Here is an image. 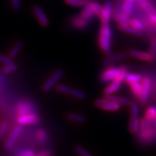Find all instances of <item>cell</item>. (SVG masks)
<instances>
[{
  "label": "cell",
  "instance_id": "obj_14",
  "mask_svg": "<svg viewBox=\"0 0 156 156\" xmlns=\"http://www.w3.org/2000/svg\"><path fill=\"white\" fill-rule=\"evenodd\" d=\"M129 56L135 58L136 59H139L140 61L152 62V58L149 52L144 51L131 49L129 51Z\"/></svg>",
  "mask_w": 156,
  "mask_h": 156
},
{
  "label": "cell",
  "instance_id": "obj_31",
  "mask_svg": "<svg viewBox=\"0 0 156 156\" xmlns=\"http://www.w3.org/2000/svg\"><path fill=\"white\" fill-rule=\"evenodd\" d=\"M92 0H65L68 5L76 7H84L88 5Z\"/></svg>",
  "mask_w": 156,
  "mask_h": 156
},
{
  "label": "cell",
  "instance_id": "obj_27",
  "mask_svg": "<svg viewBox=\"0 0 156 156\" xmlns=\"http://www.w3.org/2000/svg\"><path fill=\"white\" fill-rule=\"evenodd\" d=\"M142 82V81H141ZM141 82H137V83H133L131 84H129L130 90L134 95L135 98L139 100L140 95L142 93V83Z\"/></svg>",
  "mask_w": 156,
  "mask_h": 156
},
{
  "label": "cell",
  "instance_id": "obj_40",
  "mask_svg": "<svg viewBox=\"0 0 156 156\" xmlns=\"http://www.w3.org/2000/svg\"><path fill=\"white\" fill-rule=\"evenodd\" d=\"M12 6L15 10L18 11L21 8V1L20 0H11Z\"/></svg>",
  "mask_w": 156,
  "mask_h": 156
},
{
  "label": "cell",
  "instance_id": "obj_17",
  "mask_svg": "<svg viewBox=\"0 0 156 156\" xmlns=\"http://www.w3.org/2000/svg\"><path fill=\"white\" fill-rule=\"evenodd\" d=\"M136 2L134 0H122V6H121V12L128 17L131 16L134 11V6Z\"/></svg>",
  "mask_w": 156,
  "mask_h": 156
},
{
  "label": "cell",
  "instance_id": "obj_2",
  "mask_svg": "<svg viewBox=\"0 0 156 156\" xmlns=\"http://www.w3.org/2000/svg\"><path fill=\"white\" fill-rule=\"evenodd\" d=\"M136 134L140 142L150 143L156 139V124L144 116L140 119L139 131Z\"/></svg>",
  "mask_w": 156,
  "mask_h": 156
},
{
  "label": "cell",
  "instance_id": "obj_41",
  "mask_svg": "<svg viewBox=\"0 0 156 156\" xmlns=\"http://www.w3.org/2000/svg\"><path fill=\"white\" fill-rule=\"evenodd\" d=\"M147 19H148V20H149L150 23H151V24L154 27V28L156 29V13L153 15H147Z\"/></svg>",
  "mask_w": 156,
  "mask_h": 156
},
{
  "label": "cell",
  "instance_id": "obj_20",
  "mask_svg": "<svg viewBox=\"0 0 156 156\" xmlns=\"http://www.w3.org/2000/svg\"><path fill=\"white\" fill-rule=\"evenodd\" d=\"M140 117L130 116L129 122V130L133 134H137L140 128Z\"/></svg>",
  "mask_w": 156,
  "mask_h": 156
},
{
  "label": "cell",
  "instance_id": "obj_36",
  "mask_svg": "<svg viewBox=\"0 0 156 156\" xmlns=\"http://www.w3.org/2000/svg\"><path fill=\"white\" fill-rule=\"evenodd\" d=\"M7 129H8V123L7 121L2 120L0 122V140H3L5 136Z\"/></svg>",
  "mask_w": 156,
  "mask_h": 156
},
{
  "label": "cell",
  "instance_id": "obj_32",
  "mask_svg": "<svg viewBox=\"0 0 156 156\" xmlns=\"http://www.w3.org/2000/svg\"><path fill=\"white\" fill-rule=\"evenodd\" d=\"M146 119L152 121L156 124V107L150 106L146 109L145 112V116Z\"/></svg>",
  "mask_w": 156,
  "mask_h": 156
},
{
  "label": "cell",
  "instance_id": "obj_33",
  "mask_svg": "<svg viewBox=\"0 0 156 156\" xmlns=\"http://www.w3.org/2000/svg\"><path fill=\"white\" fill-rule=\"evenodd\" d=\"M17 68H18V67H17V64L15 63H12V64H7V65L4 66L2 67V73L4 74H5V75H9V74L13 73L14 72L16 71Z\"/></svg>",
  "mask_w": 156,
  "mask_h": 156
},
{
  "label": "cell",
  "instance_id": "obj_39",
  "mask_svg": "<svg viewBox=\"0 0 156 156\" xmlns=\"http://www.w3.org/2000/svg\"><path fill=\"white\" fill-rule=\"evenodd\" d=\"M34 156H54L53 152L50 150H44L34 154Z\"/></svg>",
  "mask_w": 156,
  "mask_h": 156
},
{
  "label": "cell",
  "instance_id": "obj_38",
  "mask_svg": "<svg viewBox=\"0 0 156 156\" xmlns=\"http://www.w3.org/2000/svg\"><path fill=\"white\" fill-rule=\"evenodd\" d=\"M0 63L3 64L4 65H7V64L14 63V62H13L12 59L9 58V56L0 54Z\"/></svg>",
  "mask_w": 156,
  "mask_h": 156
},
{
  "label": "cell",
  "instance_id": "obj_6",
  "mask_svg": "<svg viewBox=\"0 0 156 156\" xmlns=\"http://www.w3.org/2000/svg\"><path fill=\"white\" fill-rule=\"evenodd\" d=\"M114 9H113V4L112 1L107 0L103 5L102 10L99 15L101 24H108L110 23L111 20L112 18Z\"/></svg>",
  "mask_w": 156,
  "mask_h": 156
},
{
  "label": "cell",
  "instance_id": "obj_3",
  "mask_svg": "<svg viewBox=\"0 0 156 156\" xmlns=\"http://www.w3.org/2000/svg\"><path fill=\"white\" fill-rule=\"evenodd\" d=\"M128 73V67L126 66H108L101 73L100 80L102 83H110L114 80L124 82L126 74Z\"/></svg>",
  "mask_w": 156,
  "mask_h": 156
},
{
  "label": "cell",
  "instance_id": "obj_8",
  "mask_svg": "<svg viewBox=\"0 0 156 156\" xmlns=\"http://www.w3.org/2000/svg\"><path fill=\"white\" fill-rule=\"evenodd\" d=\"M41 117L38 114L34 113H30V114H26L17 116V123L21 126L25 125H34L40 122Z\"/></svg>",
  "mask_w": 156,
  "mask_h": 156
},
{
  "label": "cell",
  "instance_id": "obj_22",
  "mask_svg": "<svg viewBox=\"0 0 156 156\" xmlns=\"http://www.w3.org/2000/svg\"><path fill=\"white\" fill-rule=\"evenodd\" d=\"M23 45H24V43H23V41H17V42H15V44L12 46V47L9 50L8 54L9 57L12 58V59L16 58L17 56L20 52V51L22 50Z\"/></svg>",
  "mask_w": 156,
  "mask_h": 156
},
{
  "label": "cell",
  "instance_id": "obj_26",
  "mask_svg": "<svg viewBox=\"0 0 156 156\" xmlns=\"http://www.w3.org/2000/svg\"><path fill=\"white\" fill-rule=\"evenodd\" d=\"M142 79H143V76L141 74L135 73H128L126 74L125 78H124V82L129 85V84L133 83L141 82Z\"/></svg>",
  "mask_w": 156,
  "mask_h": 156
},
{
  "label": "cell",
  "instance_id": "obj_25",
  "mask_svg": "<svg viewBox=\"0 0 156 156\" xmlns=\"http://www.w3.org/2000/svg\"><path fill=\"white\" fill-rule=\"evenodd\" d=\"M79 15H80L81 17H83V18L88 20L90 21H92V20L96 17L95 16L94 12L93 10V9L91 8L90 6L89 5V4L83 7Z\"/></svg>",
  "mask_w": 156,
  "mask_h": 156
},
{
  "label": "cell",
  "instance_id": "obj_37",
  "mask_svg": "<svg viewBox=\"0 0 156 156\" xmlns=\"http://www.w3.org/2000/svg\"><path fill=\"white\" fill-rule=\"evenodd\" d=\"M35 153L34 151L31 149L22 150L17 153L16 156H34Z\"/></svg>",
  "mask_w": 156,
  "mask_h": 156
},
{
  "label": "cell",
  "instance_id": "obj_5",
  "mask_svg": "<svg viewBox=\"0 0 156 156\" xmlns=\"http://www.w3.org/2000/svg\"><path fill=\"white\" fill-rule=\"evenodd\" d=\"M95 106L97 108L109 112H119L122 108V106L119 103L108 100L105 97L102 98H98L95 101Z\"/></svg>",
  "mask_w": 156,
  "mask_h": 156
},
{
  "label": "cell",
  "instance_id": "obj_10",
  "mask_svg": "<svg viewBox=\"0 0 156 156\" xmlns=\"http://www.w3.org/2000/svg\"><path fill=\"white\" fill-rule=\"evenodd\" d=\"M15 112L17 116L35 112V105L28 101H20L15 106Z\"/></svg>",
  "mask_w": 156,
  "mask_h": 156
},
{
  "label": "cell",
  "instance_id": "obj_30",
  "mask_svg": "<svg viewBox=\"0 0 156 156\" xmlns=\"http://www.w3.org/2000/svg\"><path fill=\"white\" fill-rule=\"evenodd\" d=\"M55 89L58 93L67 95H70V96H71L73 90V88L67 85H64V84H57L55 86Z\"/></svg>",
  "mask_w": 156,
  "mask_h": 156
},
{
  "label": "cell",
  "instance_id": "obj_4",
  "mask_svg": "<svg viewBox=\"0 0 156 156\" xmlns=\"http://www.w3.org/2000/svg\"><path fill=\"white\" fill-rule=\"evenodd\" d=\"M64 75L63 69H57L51 75L46 82L43 84L42 90L45 93L49 92L54 87L57 85L58 81L62 79Z\"/></svg>",
  "mask_w": 156,
  "mask_h": 156
},
{
  "label": "cell",
  "instance_id": "obj_28",
  "mask_svg": "<svg viewBox=\"0 0 156 156\" xmlns=\"http://www.w3.org/2000/svg\"><path fill=\"white\" fill-rule=\"evenodd\" d=\"M129 24L131 25V26L133 27V28L137 29V30H141L142 32H144V31L146 30V25L145 24V23L140 19L136 18V17L130 18Z\"/></svg>",
  "mask_w": 156,
  "mask_h": 156
},
{
  "label": "cell",
  "instance_id": "obj_16",
  "mask_svg": "<svg viewBox=\"0 0 156 156\" xmlns=\"http://www.w3.org/2000/svg\"><path fill=\"white\" fill-rule=\"evenodd\" d=\"M117 28H118V29L120 31L126 33V34L133 35V36H135L142 37L144 35V33L142 31L133 28L129 24H118Z\"/></svg>",
  "mask_w": 156,
  "mask_h": 156
},
{
  "label": "cell",
  "instance_id": "obj_7",
  "mask_svg": "<svg viewBox=\"0 0 156 156\" xmlns=\"http://www.w3.org/2000/svg\"><path fill=\"white\" fill-rule=\"evenodd\" d=\"M141 83L142 93L138 101L140 104L145 105L149 100L150 93H151L152 87V81L149 77H143Z\"/></svg>",
  "mask_w": 156,
  "mask_h": 156
},
{
  "label": "cell",
  "instance_id": "obj_43",
  "mask_svg": "<svg viewBox=\"0 0 156 156\" xmlns=\"http://www.w3.org/2000/svg\"><path fill=\"white\" fill-rule=\"evenodd\" d=\"M134 1H135V2H136V0H134Z\"/></svg>",
  "mask_w": 156,
  "mask_h": 156
},
{
  "label": "cell",
  "instance_id": "obj_24",
  "mask_svg": "<svg viewBox=\"0 0 156 156\" xmlns=\"http://www.w3.org/2000/svg\"><path fill=\"white\" fill-rule=\"evenodd\" d=\"M67 119L70 122L78 123V124H81L84 123L86 121V116L85 115L78 114V113L75 112H69L67 114Z\"/></svg>",
  "mask_w": 156,
  "mask_h": 156
},
{
  "label": "cell",
  "instance_id": "obj_15",
  "mask_svg": "<svg viewBox=\"0 0 156 156\" xmlns=\"http://www.w3.org/2000/svg\"><path fill=\"white\" fill-rule=\"evenodd\" d=\"M122 82L119 80H113L110 83H108L106 87L103 89V94L104 96H108V95H114L115 93H116L121 88Z\"/></svg>",
  "mask_w": 156,
  "mask_h": 156
},
{
  "label": "cell",
  "instance_id": "obj_23",
  "mask_svg": "<svg viewBox=\"0 0 156 156\" xmlns=\"http://www.w3.org/2000/svg\"><path fill=\"white\" fill-rule=\"evenodd\" d=\"M139 5L140 8L142 10H143L144 12H145V14L147 15H153L156 13V8L154 7L153 4H152L151 2L148 1V0L140 3V5Z\"/></svg>",
  "mask_w": 156,
  "mask_h": 156
},
{
  "label": "cell",
  "instance_id": "obj_19",
  "mask_svg": "<svg viewBox=\"0 0 156 156\" xmlns=\"http://www.w3.org/2000/svg\"><path fill=\"white\" fill-rule=\"evenodd\" d=\"M106 98L108 99V100L114 101L121 106H129L132 103V101L130 99L127 98L126 97L120 96V95H108V96H104Z\"/></svg>",
  "mask_w": 156,
  "mask_h": 156
},
{
  "label": "cell",
  "instance_id": "obj_42",
  "mask_svg": "<svg viewBox=\"0 0 156 156\" xmlns=\"http://www.w3.org/2000/svg\"><path fill=\"white\" fill-rule=\"evenodd\" d=\"M145 1H147V0H136V5H140V3L143 2H145Z\"/></svg>",
  "mask_w": 156,
  "mask_h": 156
},
{
  "label": "cell",
  "instance_id": "obj_18",
  "mask_svg": "<svg viewBox=\"0 0 156 156\" xmlns=\"http://www.w3.org/2000/svg\"><path fill=\"white\" fill-rule=\"evenodd\" d=\"M37 142L41 145H46L49 140V134L44 128H39L36 132Z\"/></svg>",
  "mask_w": 156,
  "mask_h": 156
},
{
  "label": "cell",
  "instance_id": "obj_34",
  "mask_svg": "<svg viewBox=\"0 0 156 156\" xmlns=\"http://www.w3.org/2000/svg\"><path fill=\"white\" fill-rule=\"evenodd\" d=\"M130 108V116L139 117L140 116V106L139 104L136 102H132L129 106Z\"/></svg>",
  "mask_w": 156,
  "mask_h": 156
},
{
  "label": "cell",
  "instance_id": "obj_11",
  "mask_svg": "<svg viewBox=\"0 0 156 156\" xmlns=\"http://www.w3.org/2000/svg\"><path fill=\"white\" fill-rule=\"evenodd\" d=\"M91 21L83 18L80 15H75L70 20V24L74 28L79 30H83L86 29L89 25L90 24Z\"/></svg>",
  "mask_w": 156,
  "mask_h": 156
},
{
  "label": "cell",
  "instance_id": "obj_35",
  "mask_svg": "<svg viewBox=\"0 0 156 156\" xmlns=\"http://www.w3.org/2000/svg\"><path fill=\"white\" fill-rule=\"evenodd\" d=\"M75 151L79 156H94L85 148L80 145H77L75 147Z\"/></svg>",
  "mask_w": 156,
  "mask_h": 156
},
{
  "label": "cell",
  "instance_id": "obj_1",
  "mask_svg": "<svg viewBox=\"0 0 156 156\" xmlns=\"http://www.w3.org/2000/svg\"><path fill=\"white\" fill-rule=\"evenodd\" d=\"M113 31L112 25L108 24H101L98 36V44L100 49L107 55L112 54Z\"/></svg>",
  "mask_w": 156,
  "mask_h": 156
},
{
  "label": "cell",
  "instance_id": "obj_12",
  "mask_svg": "<svg viewBox=\"0 0 156 156\" xmlns=\"http://www.w3.org/2000/svg\"><path fill=\"white\" fill-rule=\"evenodd\" d=\"M33 12H34V14L36 20H38V23L42 27L46 28L49 25V19H48L47 15H46V13L44 12L41 7H39L38 5L34 6L33 7Z\"/></svg>",
  "mask_w": 156,
  "mask_h": 156
},
{
  "label": "cell",
  "instance_id": "obj_9",
  "mask_svg": "<svg viewBox=\"0 0 156 156\" xmlns=\"http://www.w3.org/2000/svg\"><path fill=\"white\" fill-rule=\"evenodd\" d=\"M23 132V126L17 124L13 128L12 131L11 132L10 134L7 138V141L5 142V147L7 150H11L14 147L15 143H16L17 140L19 139L20 136Z\"/></svg>",
  "mask_w": 156,
  "mask_h": 156
},
{
  "label": "cell",
  "instance_id": "obj_29",
  "mask_svg": "<svg viewBox=\"0 0 156 156\" xmlns=\"http://www.w3.org/2000/svg\"><path fill=\"white\" fill-rule=\"evenodd\" d=\"M149 54L152 58V63L156 62V36L153 35L150 40Z\"/></svg>",
  "mask_w": 156,
  "mask_h": 156
},
{
  "label": "cell",
  "instance_id": "obj_13",
  "mask_svg": "<svg viewBox=\"0 0 156 156\" xmlns=\"http://www.w3.org/2000/svg\"><path fill=\"white\" fill-rule=\"evenodd\" d=\"M129 54L127 53H119L116 54H110L108 55L103 59V64L107 66H110L111 64H114L117 62L124 61L128 58Z\"/></svg>",
  "mask_w": 156,
  "mask_h": 156
},
{
  "label": "cell",
  "instance_id": "obj_21",
  "mask_svg": "<svg viewBox=\"0 0 156 156\" xmlns=\"http://www.w3.org/2000/svg\"><path fill=\"white\" fill-rule=\"evenodd\" d=\"M112 18L114 19L115 22L118 23V24H129V17L127 15H124L122 12L116 10L113 13Z\"/></svg>",
  "mask_w": 156,
  "mask_h": 156
}]
</instances>
